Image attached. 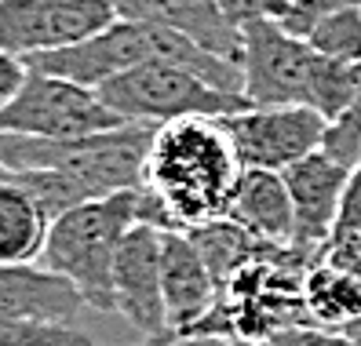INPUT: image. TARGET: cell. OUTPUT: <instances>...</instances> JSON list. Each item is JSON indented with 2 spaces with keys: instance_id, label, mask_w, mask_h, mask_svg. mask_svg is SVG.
<instances>
[{
  "instance_id": "cell-1",
  "label": "cell",
  "mask_w": 361,
  "mask_h": 346,
  "mask_svg": "<svg viewBox=\"0 0 361 346\" xmlns=\"http://www.w3.org/2000/svg\"><path fill=\"white\" fill-rule=\"evenodd\" d=\"M245 164L226 128L212 117H186L154 128L142 186L164 204L176 230L226 219Z\"/></svg>"
},
{
  "instance_id": "cell-2",
  "label": "cell",
  "mask_w": 361,
  "mask_h": 346,
  "mask_svg": "<svg viewBox=\"0 0 361 346\" xmlns=\"http://www.w3.org/2000/svg\"><path fill=\"white\" fill-rule=\"evenodd\" d=\"M139 223H142V186L88 201L51 223L40 263L70 277L92 310L117 314V295H114L117 252L124 237L132 233V226Z\"/></svg>"
},
{
  "instance_id": "cell-3",
  "label": "cell",
  "mask_w": 361,
  "mask_h": 346,
  "mask_svg": "<svg viewBox=\"0 0 361 346\" xmlns=\"http://www.w3.org/2000/svg\"><path fill=\"white\" fill-rule=\"evenodd\" d=\"M150 124H121L88 139H30L0 132V171H62L95 197L142 186Z\"/></svg>"
},
{
  "instance_id": "cell-4",
  "label": "cell",
  "mask_w": 361,
  "mask_h": 346,
  "mask_svg": "<svg viewBox=\"0 0 361 346\" xmlns=\"http://www.w3.org/2000/svg\"><path fill=\"white\" fill-rule=\"evenodd\" d=\"M99 99L124 121V124H172L186 117H212L223 121L248 110L245 95L219 92L197 73H190L168 58H146L139 66L124 70L121 77L106 80L99 88Z\"/></svg>"
},
{
  "instance_id": "cell-5",
  "label": "cell",
  "mask_w": 361,
  "mask_h": 346,
  "mask_svg": "<svg viewBox=\"0 0 361 346\" xmlns=\"http://www.w3.org/2000/svg\"><path fill=\"white\" fill-rule=\"evenodd\" d=\"M121 124L124 121L99 99L95 88L37 70L30 73L26 88L0 110V132L30 139H88Z\"/></svg>"
},
{
  "instance_id": "cell-6",
  "label": "cell",
  "mask_w": 361,
  "mask_h": 346,
  "mask_svg": "<svg viewBox=\"0 0 361 346\" xmlns=\"http://www.w3.org/2000/svg\"><path fill=\"white\" fill-rule=\"evenodd\" d=\"M241 33L245 99L252 106H310L322 55L307 44V37L288 33L278 18L248 23Z\"/></svg>"
},
{
  "instance_id": "cell-7",
  "label": "cell",
  "mask_w": 361,
  "mask_h": 346,
  "mask_svg": "<svg viewBox=\"0 0 361 346\" xmlns=\"http://www.w3.org/2000/svg\"><path fill=\"white\" fill-rule=\"evenodd\" d=\"M117 18L114 0H0V48L33 58L80 44Z\"/></svg>"
},
{
  "instance_id": "cell-8",
  "label": "cell",
  "mask_w": 361,
  "mask_h": 346,
  "mask_svg": "<svg viewBox=\"0 0 361 346\" xmlns=\"http://www.w3.org/2000/svg\"><path fill=\"white\" fill-rule=\"evenodd\" d=\"M219 124L238 149V161L267 171H285L295 161L317 154L329 128V121L310 106H248Z\"/></svg>"
},
{
  "instance_id": "cell-9",
  "label": "cell",
  "mask_w": 361,
  "mask_h": 346,
  "mask_svg": "<svg viewBox=\"0 0 361 346\" xmlns=\"http://www.w3.org/2000/svg\"><path fill=\"white\" fill-rule=\"evenodd\" d=\"M146 58H161V26L135 23V18H117L114 26H106L102 33L80 40V44L33 55L26 62L37 73L62 77V80H73V84L99 92L106 80L121 77L124 70L139 66Z\"/></svg>"
},
{
  "instance_id": "cell-10",
  "label": "cell",
  "mask_w": 361,
  "mask_h": 346,
  "mask_svg": "<svg viewBox=\"0 0 361 346\" xmlns=\"http://www.w3.org/2000/svg\"><path fill=\"white\" fill-rule=\"evenodd\" d=\"M161 237L157 226H132L117 252L114 266V295L117 314L142 335V342H164L176 332L164 317V292H161Z\"/></svg>"
},
{
  "instance_id": "cell-11",
  "label": "cell",
  "mask_w": 361,
  "mask_h": 346,
  "mask_svg": "<svg viewBox=\"0 0 361 346\" xmlns=\"http://www.w3.org/2000/svg\"><path fill=\"white\" fill-rule=\"evenodd\" d=\"M347 164H339L329 157L325 149L295 161L285 168L281 175L288 183V197H292V215H295V248L307 252H322L339 223V208L347 197V183H350Z\"/></svg>"
},
{
  "instance_id": "cell-12",
  "label": "cell",
  "mask_w": 361,
  "mask_h": 346,
  "mask_svg": "<svg viewBox=\"0 0 361 346\" xmlns=\"http://www.w3.org/2000/svg\"><path fill=\"white\" fill-rule=\"evenodd\" d=\"M161 292L168 328L176 335L197 332L219 307V285L186 230H164L161 237Z\"/></svg>"
},
{
  "instance_id": "cell-13",
  "label": "cell",
  "mask_w": 361,
  "mask_h": 346,
  "mask_svg": "<svg viewBox=\"0 0 361 346\" xmlns=\"http://www.w3.org/2000/svg\"><path fill=\"white\" fill-rule=\"evenodd\" d=\"M88 299L70 277L48 266L18 263L0 266V317L4 321H30V324H59V328H80L88 314Z\"/></svg>"
},
{
  "instance_id": "cell-14",
  "label": "cell",
  "mask_w": 361,
  "mask_h": 346,
  "mask_svg": "<svg viewBox=\"0 0 361 346\" xmlns=\"http://www.w3.org/2000/svg\"><path fill=\"white\" fill-rule=\"evenodd\" d=\"M121 18H135V23H154L164 30H176L190 40H197L212 55L230 58L241 66L245 51V33L226 18L219 0H117Z\"/></svg>"
},
{
  "instance_id": "cell-15",
  "label": "cell",
  "mask_w": 361,
  "mask_h": 346,
  "mask_svg": "<svg viewBox=\"0 0 361 346\" xmlns=\"http://www.w3.org/2000/svg\"><path fill=\"white\" fill-rule=\"evenodd\" d=\"M226 219L245 226L263 245H274V248L295 245V215H292L288 183L281 171L245 168L238 179V190H233Z\"/></svg>"
},
{
  "instance_id": "cell-16",
  "label": "cell",
  "mask_w": 361,
  "mask_h": 346,
  "mask_svg": "<svg viewBox=\"0 0 361 346\" xmlns=\"http://www.w3.org/2000/svg\"><path fill=\"white\" fill-rule=\"evenodd\" d=\"M51 219L37 197L15 179L0 175V266L37 263L44 255Z\"/></svg>"
},
{
  "instance_id": "cell-17",
  "label": "cell",
  "mask_w": 361,
  "mask_h": 346,
  "mask_svg": "<svg viewBox=\"0 0 361 346\" xmlns=\"http://www.w3.org/2000/svg\"><path fill=\"white\" fill-rule=\"evenodd\" d=\"M303 302L310 324L322 328H347L354 317H361V280L354 273H347L343 266H336L322 255L307 266L303 277Z\"/></svg>"
},
{
  "instance_id": "cell-18",
  "label": "cell",
  "mask_w": 361,
  "mask_h": 346,
  "mask_svg": "<svg viewBox=\"0 0 361 346\" xmlns=\"http://www.w3.org/2000/svg\"><path fill=\"white\" fill-rule=\"evenodd\" d=\"M186 237L201 252L204 266L212 270V277H216L219 292L226 288V280L238 273L248 259H256L267 248L263 241H256V237H252L245 226H238L233 219H216V223L194 226V230H186Z\"/></svg>"
},
{
  "instance_id": "cell-19",
  "label": "cell",
  "mask_w": 361,
  "mask_h": 346,
  "mask_svg": "<svg viewBox=\"0 0 361 346\" xmlns=\"http://www.w3.org/2000/svg\"><path fill=\"white\" fill-rule=\"evenodd\" d=\"M307 44L332 62L357 66L361 62V11H339V15L322 18L307 33Z\"/></svg>"
},
{
  "instance_id": "cell-20",
  "label": "cell",
  "mask_w": 361,
  "mask_h": 346,
  "mask_svg": "<svg viewBox=\"0 0 361 346\" xmlns=\"http://www.w3.org/2000/svg\"><path fill=\"white\" fill-rule=\"evenodd\" d=\"M322 149L329 157H336L339 164H347V168L361 164V62H357V92H354L347 110L325 128Z\"/></svg>"
},
{
  "instance_id": "cell-21",
  "label": "cell",
  "mask_w": 361,
  "mask_h": 346,
  "mask_svg": "<svg viewBox=\"0 0 361 346\" xmlns=\"http://www.w3.org/2000/svg\"><path fill=\"white\" fill-rule=\"evenodd\" d=\"M0 346H95L88 332L59 328V324H30L0 317Z\"/></svg>"
},
{
  "instance_id": "cell-22",
  "label": "cell",
  "mask_w": 361,
  "mask_h": 346,
  "mask_svg": "<svg viewBox=\"0 0 361 346\" xmlns=\"http://www.w3.org/2000/svg\"><path fill=\"white\" fill-rule=\"evenodd\" d=\"M339 11H361V0H288V15L281 18V26L295 37H307L322 18Z\"/></svg>"
},
{
  "instance_id": "cell-23",
  "label": "cell",
  "mask_w": 361,
  "mask_h": 346,
  "mask_svg": "<svg viewBox=\"0 0 361 346\" xmlns=\"http://www.w3.org/2000/svg\"><path fill=\"white\" fill-rule=\"evenodd\" d=\"M267 346H357L347 332L322 328V324H295V328L278 332Z\"/></svg>"
},
{
  "instance_id": "cell-24",
  "label": "cell",
  "mask_w": 361,
  "mask_h": 346,
  "mask_svg": "<svg viewBox=\"0 0 361 346\" xmlns=\"http://www.w3.org/2000/svg\"><path fill=\"white\" fill-rule=\"evenodd\" d=\"M219 8L226 11V18L238 30H245L248 23H259V18H281L288 15V0H219Z\"/></svg>"
},
{
  "instance_id": "cell-25",
  "label": "cell",
  "mask_w": 361,
  "mask_h": 346,
  "mask_svg": "<svg viewBox=\"0 0 361 346\" xmlns=\"http://www.w3.org/2000/svg\"><path fill=\"white\" fill-rule=\"evenodd\" d=\"M30 62L26 58H18V55H11V51H4L0 48V110L26 88V80H30Z\"/></svg>"
},
{
  "instance_id": "cell-26",
  "label": "cell",
  "mask_w": 361,
  "mask_h": 346,
  "mask_svg": "<svg viewBox=\"0 0 361 346\" xmlns=\"http://www.w3.org/2000/svg\"><path fill=\"white\" fill-rule=\"evenodd\" d=\"M325 259L361 280V233H336L325 245Z\"/></svg>"
},
{
  "instance_id": "cell-27",
  "label": "cell",
  "mask_w": 361,
  "mask_h": 346,
  "mask_svg": "<svg viewBox=\"0 0 361 346\" xmlns=\"http://www.w3.org/2000/svg\"><path fill=\"white\" fill-rule=\"evenodd\" d=\"M336 233H361V164L350 171L347 197H343V208H339ZM336 233H332V237H336Z\"/></svg>"
},
{
  "instance_id": "cell-28",
  "label": "cell",
  "mask_w": 361,
  "mask_h": 346,
  "mask_svg": "<svg viewBox=\"0 0 361 346\" xmlns=\"http://www.w3.org/2000/svg\"><path fill=\"white\" fill-rule=\"evenodd\" d=\"M142 346H238V339L208 335V332H186V335H172L164 342H142Z\"/></svg>"
},
{
  "instance_id": "cell-29",
  "label": "cell",
  "mask_w": 361,
  "mask_h": 346,
  "mask_svg": "<svg viewBox=\"0 0 361 346\" xmlns=\"http://www.w3.org/2000/svg\"><path fill=\"white\" fill-rule=\"evenodd\" d=\"M339 332H347V335H350V339L361 346V317H354V321L347 324V328H339Z\"/></svg>"
},
{
  "instance_id": "cell-30",
  "label": "cell",
  "mask_w": 361,
  "mask_h": 346,
  "mask_svg": "<svg viewBox=\"0 0 361 346\" xmlns=\"http://www.w3.org/2000/svg\"><path fill=\"white\" fill-rule=\"evenodd\" d=\"M238 346H267V342H241V339H238Z\"/></svg>"
},
{
  "instance_id": "cell-31",
  "label": "cell",
  "mask_w": 361,
  "mask_h": 346,
  "mask_svg": "<svg viewBox=\"0 0 361 346\" xmlns=\"http://www.w3.org/2000/svg\"><path fill=\"white\" fill-rule=\"evenodd\" d=\"M114 4H117V0H114Z\"/></svg>"
}]
</instances>
